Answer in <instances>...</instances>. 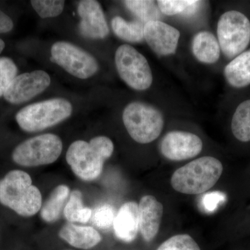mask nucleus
<instances>
[{
    "instance_id": "f257e3e1",
    "label": "nucleus",
    "mask_w": 250,
    "mask_h": 250,
    "mask_svg": "<svg viewBox=\"0 0 250 250\" xmlns=\"http://www.w3.org/2000/svg\"><path fill=\"white\" fill-rule=\"evenodd\" d=\"M0 203L23 217L36 215L42 207V195L22 170L10 171L0 180Z\"/></svg>"
},
{
    "instance_id": "f03ea898",
    "label": "nucleus",
    "mask_w": 250,
    "mask_h": 250,
    "mask_svg": "<svg viewBox=\"0 0 250 250\" xmlns=\"http://www.w3.org/2000/svg\"><path fill=\"white\" fill-rule=\"evenodd\" d=\"M223 172L222 163L216 158L203 156L174 171L170 184L176 191L198 195L210 190Z\"/></svg>"
},
{
    "instance_id": "7ed1b4c3",
    "label": "nucleus",
    "mask_w": 250,
    "mask_h": 250,
    "mask_svg": "<svg viewBox=\"0 0 250 250\" xmlns=\"http://www.w3.org/2000/svg\"><path fill=\"white\" fill-rule=\"evenodd\" d=\"M72 106L62 98H53L28 105L16 116L20 127L27 132H36L59 124L71 116Z\"/></svg>"
},
{
    "instance_id": "20e7f679",
    "label": "nucleus",
    "mask_w": 250,
    "mask_h": 250,
    "mask_svg": "<svg viewBox=\"0 0 250 250\" xmlns=\"http://www.w3.org/2000/svg\"><path fill=\"white\" fill-rule=\"evenodd\" d=\"M123 120L130 136L141 144L155 141L164 129V119L161 111L139 102L130 103L125 107Z\"/></svg>"
},
{
    "instance_id": "39448f33",
    "label": "nucleus",
    "mask_w": 250,
    "mask_h": 250,
    "mask_svg": "<svg viewBox=\"0 0 250 250\" xmlns=\"http://www.w3.org/2000/svg\"><path fill=\"white\" fill-rule=\"evenodd\" d=\"M62 149V141L58 136L42 134L18 145L12 153V159L23 167L48 165L59 159Z\"/></svg>"
},
{
    "instance_id": "423d86ee",
    "label": "nucleus",
    "mask_w": 250,
    "mask_h": 250,
    "mask_svg": "<svg viewBox=\"0 0 250 250\" xmlns=\"http://www.w3.org/2000/svg\"><path fill=\"white\" fill-rule=\"evenodd\" d=\"M217 34L222 52L228 58H235L249 45L250 21L239 11H228L219 19Z\"/></svg>"
},
{
    "instance_id": "0eeeda50",
    "label": "nucleus",
    "mask_w": 250,
    "mask_h": 250,
    "mask_svg": "<svg viewBox=\"0 0 250 250\" xmlns=\"http://www.w3.org/2000/svg\"><path fill=\"white\" fill-rule=\"evenodd\" d=\"M115 62L120 77L133 89L147 90L152 85V73L147 60L132 46H120Z\"/></svg>"
},
{
    "instance_id": "6e6552de",
    "label": "nucleus",
    "mask_w": 250,
    "mask_h": 250,
    "mask_svg": "<svg viewBox=\"0 0 250 250\" xmlns=\"http://www.w3.org/2000/svg\"><path fill=\"white\" fill-rule=\"evenodd\" d=\"M50 61L72 76L86 80L98 72L96 59L80 47L67 42H57L51 49Z\"/></svg>"
},
{
    "instance_id": "1a4fd4ad",
    "label": "nucleus",
    "mask_w": 250,
    "mask_h": 250,
    "mask_svg": "<svg viewBox=\"0 0 250 250\" xmlns=\"http://www.w3.org/2000/svg\"><path fill=\"white\" fill-rule=\"evenodd\" d=\"M106 160L90 142L77 141L67 149L66 161L74 173L82 180L90 182L98 179Z\"/></svg>"
},
{
    "instance_id": "9d476101",
    "label": "nucleus",
    "mask_w": 250,
    "mask_h": 250,
    "mask_svg": "<svg viewBox=\"0 0 250 250\" xmlns=\"http://www.w3.org/2000/svg\"><path fill=\"white\" fill-rule=\"evenodd\" d=\"M50 77L43 70H35L15 77L4 98L8 103L20 104L29 101L50 85Z\"/></svg>"
},
{
    "instance_id": "9b49d317",
    "label": "nucleus",
    "mask_w": 250,
    "mask_h": 250,
    "mask_svg": "<svg viewBox=\"0 0 250 250\" xmlns=\"http://www.w3.org/2000/svg\"><path fill=\"white\" fill-rule=\"evenodd\" d=\"M203 143L197 135L186 131L167 133L162 139L159 149L162 155L170 161L192 159L202 152Z\"/></svg>"
},
{
    "instance_id": "f8f14e48",
    "label": "nucleus",
    "mask_w": 250,
    "mask_h": 250,
    "mask_svg": "<svg viewBox=\"0 0 250 250\" xmlns=\"http://www.w3.org/2000/svg\"><path fill=\"white\" fill-rule=\"evenodd\" d=\"M179 38V31L165 22L153 21L145 24L144 39L150 48L159 55L175 53Z\"/></svg>"
},
{
    "instance_id": "ddd939ff",
    "label": "nucleus",
    "mask_w": 250,
    "mask_h": 250,
    "mask_svg": "<svg viewBox=\"0 0 250 250\" xmlns=\"http://www.w3.org/2000/svg\"><path fill=\"white\" fill-rule=\"evenodd\" d=\"M77 11L81 18L80 29L82 35L93 39H103L108 35L109 28L98 1H81Z\"/></svg>"
},
{
    "instance_id": "4468645a",
    "label": "nucleus",
    "mask_w": 250,
    "mask_h": 250,
    "mask_svg": "<svg viewBox=\"0 0 250 250\" xmlns=\"http://www.w3.org/2000/svg\"><path fill=\"white\" fill-rule=\"evenodd\" d=\"M164 213V207L152 195L141 198L139 205V231L143 239L152 241L159 233Z\"/></svg>"
},
{
    "instance_id": "2eb2a0df",
    "label": "nucleus",
    "mask_w": 250,
    "mask_h": 250,
    "mask_svg": "<svg viewBox=\"0 0 250 250\" xmlns=\"http://www.w3.org/2000/svg\"><path fill=\"white\" fill-rule=\"evenodd\" d=\"M113 226L118 239L126 243L134 241L139 231L138 204L128 202L122 206L115 217Z\"/></svg>"
},
{
    "instance_id": "dca6fc26",
    "label": "nucleus",
    "mask_w": 250,
    "mask_h": 250,
    "mask_svg": "<svg viewBox=\"0 0 250 250\" xmlns=\"http://www.w3.org/2000/svg\"><path fill=\"white\" fill-rule=\"evenodd\" d=\"M59 236L70 246L80 250H90L102 241L100 233L91 227L68 224L59 231Z\"/></svg>"
},
{
    "instance_id": "f3484780",
    "label": "nucleus",
    "mask_w": 250,
    "mask_h": 250,
    "mask_svg": "<svg viewBox=\"0 0 250 250\" xmlns=\"http://www.w3.org/2000/svg\"><path fill=\"white\" fill-rule=\"evenodd\" d=\"M192 51L195 58L203 63H215L220 58L218 41L209 31H200L194 36Z\"/></svg>"
},
{
    "instance_id": "a211bd4d",
    "label": "nucleus",
    "mask_w": 250,
    "mask_h": 250,
    "mask_svg": "<svg viewBox=\"0 0 250 250\" xmlns=\"http://www.w3.org/2000/svg\"><path fill=\"white\" fill-rule=\"evenodd\" d=\"M229 84L241 88L250 84V49L237 56L224 70Z\"/></svg>"
},
{
    "instance_id": "6ab92c4d",
    "label": "nucleus",
    "mask_w": 250,
    "mask_h": 250,
    "mask_svg": "<svg viewBox=\"0 0 250 250\" xmlns=\"http://www.w3.org/2000/svg\"><path fill=\"white\" fill-rule=\"evenodd\" d=\"M70 194V188L65 185H60L54 189L43 206L41 207V218L47 223L57 221Z\"/></svg>"
},
{
    "instance_id": "aec40b11",
    "label": "nucleus",
    "mask_w": 250,
    "mask_h": 250,
    "mask_svg": "<svg viewBox=\"0 0 250 250\" xmlns=\"http://www.w3.org/2000/svg\"><path fill=\"white\" fill-rule=\"evenodd\" d=\"M144 25L142 22H128L120 16L112 20L113 32L120 39L130 42H139L144 39Z\"/></svg>"
},
{
    "instance_id": "412c9836",
    "label": "nucleus",
    "mask_w": 250,
    "mask_h": 250,
    "mask_svg": "<svg viewBox=\"0 0 250 250\" xmlns=\"http://www.w3.org/2000/svg\"><path fill=\"white\" fill-rule=\"evenodd\" d=\"M233 136L241 142L250 141V100L238 105L231 121Z\"/></svg>"
},
{
    "instance_id": "4be33fe9",
    "label": "nucleus",
    "mask_w": 250,
    "mask_h": 250,
    "mask_svg": "<svg viewBox=\"0 0 250 250\" xmlns=\"http://www.w3.org/2000/svg\"><path fill=\"white\" fill-rule=\"evenodd\" d=\"M63 214L68 221L85 223L91 218L93 212L88 207L83 206L82 192L73 190L63 209Z\"/></svg>"
},
{
    "instance_id": "5701e85b",
    "label": "nucleus",
    "mask_w": 250,
    "mask_h": 250,
    "mask_svg": "<svg viewBox=\"0 0 250 250\" xmlns=\"http://www.w3.org/2000/svg\"><path fill=\"white\" fill-rule=\"evenodd\" d=\"M202 1L195 0H159L158 6L161 12L167 16H192L197 12Z\"/></svg>"
},
{
    "instance_id": "b1692460",
    "label": "nucleus",
    "mask_w": 250,
    "mask_h": 250,
    "mask_svg": "<svg viewBox=\"0 0 250 250\" xmlns=\"http://www.w3.org/2000/svg\"><path fill=\"white\" fill-rule=\"evenodd\" d=\"M128 9L142 22L158 21L160 18L159 11L154 1L145 0H127L123 1Z\"/></svg>"
},
{
    "instance_id": "393cba45",
    "label": "nucleus",
    "mask_w": 250,
    "mask_h": 250,
    "mask_svg": "<svg viewBox=\"0 0 250 250\" xmlns=\"http://www.w3.org/2000/svg\"><path fill=\"white\" fill-rule=\"evenodd\" d=\"M31 6L42 18H54L63 11L65 1L61 0H33Z\"/></svg>"
},
{
    "instance_id": "a878e982",
    "label": "nucleus",
    "mask_w": 250,
    "mask_h": 250,
    "mask_svg": "<svg viewBox=\"0 0 250 250\" xmlns=\"http://www.w3.org/2000/svg\"><path fill=\"white\" fill-rule=\"evenodd\" d=\"M156 250H201L188 234H178L164 241Z\"/></svg>"
},
{
    "instance_id": "bb28decb",
    "label": "nucleus",
    "mask_w": 250,
    "mask_h": 250,
    "mask_svg": "<svg viewBox=\"0 0 250 250\" xmlns=\"http://www.w3.org/2000/svg\"><path fill=\"white\" fill-rule=\"evenodd\" d=\"M17 73L18 67L12 59L8 57L0 58V98L4 95Z\"/></svg>"
},
{
    "instance_id": "cd10ccee",
    "label": "nucleus",
    "mask_w": 250,
    "mask_h": 250,
    "mask_svg": "<svg viewBox=\"0 0 250 250\" xmlns=\"http://www.w3.org/2000/svg\"><path fill=\"white\" fill-rule=\"evenodd\" d=\"M115 217L116 215L113 207L110 205H103L95 209L91 218L93 223L98 228L107 229L113 225Z\"/></svg>"
},
{
    "instance_id": "c85d7f7f",
    "label": "nucleus",
    "mask_w": 250,
    "mask_h": 250,
    "mask_svg": "<svg viewBox=\"0 0 250 250\" xmlns=\"http://www.w3.org/2000/svg\"><path fill=\"white\" fill-rule=\"evenodd\" d=\"M226 200V195L222 192H210L205 194L201 200V206L206 212L212 213Z\"/></svg>"
},
{
    "instance_id": "c756f323",
    "label": "nucleus",
    "mask_w": 250,
    "mask_h": 250,
    "mask_svg": "<svg viewBox=\"0 0 250 250\" xmlns=\"http://www.w3.org/2000/svg\"><path fill=\"white\" fill-rule=\"evenodd\" d=\"M14 22L11 18L0 10V34H5L12 30Z\"/></svg>"
},
{
    "instance_id": "7c9ffc66",
    "label": "nucleus",
    "mask_w": 250,
    "mask_h": 250,
    "mask_svg": "<svg viewBox=\"0 0 250 250\" xmlns=\"http://www.w3.org/2000/svg\"><path fill=\"white\" fill-rule=\"evenodd\" d=\"M5 47V43L4 42V41L1 40V39H0V54L1 53V52H2L3 50H4Z\"/></svg>"
}]
</instances>
